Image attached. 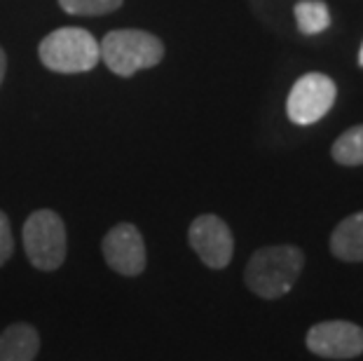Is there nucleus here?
I'll return each instance as SVG.
<instances>
[{
    "mask_svg": "<svg viewBox=\"0 0 363 361\" xmlns=\"http://www.w3.org/2000/svg\"><path fill=\"white\" fill-rule=\"evenodd\" d=\"M59 5L64 7L68 14H106L115 12L122 5V0H59Z\"/></svg>",
    "mask_w": 363,
    "mask_h": 361,
    "instance_id": "13",
    "label": "nucleus"
},
{
    "mask_svg": "<svg viewBox=\"0 0 363 361\" xmlns=\"http://www.w3.org/2000/svg\"><path fill=\"white\" fill-rule=\"evenodd\" d=\"M40 335L30 324H12L0 333V361H33Z\"/></svg>",
    "mask_w": 363,
    "mask_h": 361,
    "instance_id": "10",
    "label": "nucleus"
},
{
    "mask_svg": "<svg viewBox=\"0 0 363 361\" xmlns=\"http://www.w3.org/2000/svg\"><path fill=\"white\" fill-rule=\"evenodd\" d=\"M305 265V253L293 244L258 249L246 263L244 282L253 294L265 301L286 296L298 282Z\"/></svg>",
    "mask_w": 363,
    "mask_h": 361,
    "instance_id": "1",
    "label": "nucleus"
},
{
    "mask_svg": "<svg viewBox=\"0 0 363 361\" xmlns=\"http://www.w3.org/2000/svg\"><path fill=\"white\" fill-rule=\"evenodd\" d=\"M337 87L335 82L323 73H307L293 84L286 113L296 125H314L326 115L335 104Z\"/></svg>",
    "mask_w": 363,
    "mask_h": 361,
    "instance_id": "5",
    "label": "nucleus"
},
{
    "mask_svg": "<svg viewBox=\"0 0 363 361\" xmlns=\"http://www.w3.org/2000/svg\"><path fill=\"white\" fill-rule=\"evenodd\" d=\"M296 21L305 35H316L330 26V12L321 0H300L296 5Z\"/></svg>",
    "mask_w": 363,
    "mask_h": 361,
    "instance_id": "12",
    "label": "nucleus"
},
{
    "mask_svg": "<svg viewBox=\"0 0 363 361\" xmlns=\"http://www.w3.org/2000/svg\"><path fill=\"white\" fill-rule=\"evenodd\" d=\"M104 258L111 270L125 277H136L145 270V244L136 226L118 223L111 233L104 237L101 244Z\"/></svg>",
    "mask_w": 363,
    "mask_h": 361,
    "instance_id": "8",
    "label": "nucleus"
},
{
    "mask_svg": "<svg viewBox=\"0 0 363 361\" xmlns=\"http://www.w3.org/2000/svg\"><path fill=\"white\" fill-rule=\"evenodd\" d=\"M359 66L363 68V45H361V50H359Z\"/></svg>",
    "mask_w": 363,
    "mask_h": 361,
    "instance_id": "16",
    "label": "nucleus"
},
{
    "mask_svg": "<svg viewBox=\"0 0 363 361\" xmlns=\"http://www.w3.org/2000/svg\"><path fill=\"white\" fill-rule=\"evenodd\" d=\"M330 152H333L335 162L342 167L363 165V125L350 127L345 134H340Z\"/></svg>",
    "mask_w": 363,
    "mask_h": 361,
    "instance_id": "11",
    "label": "nucleus"
},
{
    "mask_svg": "<svg viewBox=\"0 0 363 361\" xmlns=\"http://www.w3.org/2000/svg\"><path fill=\"white\" fill-rule=\"evenodd\" d=\"M330 251L345 263H363V211L337 223L330 235Z\"/></svg>",
    "mask_w": 363,
    "mask_h": 361,
    "instance_id": "9",
    "label": "nucleus"
},
{
    "mask_svg": "<svg viewBox=\"0 0 363 361\" xmlns=\"http://www.w3.org/2000/svg\"><path fill=\"white\" fill-rule=\"evenodd\" d=\"M188 240L192 251L211 270H223L233 260L235 253L233 233H230L228 223L216 216V213H202V216L192 221V226L188 230Z\"/></svg>",
    "mask_w": 363,
    "mask_h": 361,
    "instance_id": "6",
    "label": "nucleus"
},
{
    "mask_svg": "<svg viewBox=\"0 0 363 361\" xmlns=\"http://www.w3.org/2000/svg\"><path fill=\"white\" fill-rule=\"evenodd\" d=\"M12 251H14V240H12L10 221L0 211V265H5L7 260H10Z\"/></svg>",
    "mask_w": 363,
    "mask_h": 361,
    "instance_id": "14",
    "label": "nucleus"
},
{
    "mask_svg": "<svg viewBox=\"0 0 363 361\" xmlns=\"http://www.w3.org/2000/svg\"><path fill=\"white\" fill-rule=\"evenodd\" d=\"M24 249L30 265L52 272L66 260V226L52 209H38L24 223Z\"/></svg>",
    "mask_w": 363,
    "mask_h": 361,
    "instance_id": "4",
    "label": "nucleus"
},
{
    "mask_svg": "<svg viewBox=\"0 0 363 361\" xmlns=\"http://www.w3.org/2000/svg\"><path fill=\"white\" fill-rule=\"evenodd\" d=\"M40 61L54 73H84L101 61L99 40L89 30L66 26L52 30L38 48Z\"/></svg>",
    "mask_w": 363,
    "mask_h": 361,
    "instance_id": "3",
    "label": "nucleus"
},
{
    "mask_svg": "<svg viewBox=\"0 0 363 361\" xmlns=\"http://www.w3.org/2000/svg\"><path fill=\"white\" fill-rule=\"evenodd\" d=\"M307 350L321 359H357L363 355V328L354 321H319L307 331Z\"/></svg>",
    "mask_w": 363,
    "mask_h": 361,
    "instance_id": "7",
    "label": "nucleus"
},
{
    "mask_svg": "<svg viewBox=\"0 0 363 361\" xmlns=\"http://www.w3.org/2000/svg\"><path fill=\"white\" fill-rule=\"evenodd\" d=\"M5 66H7V59H5L3 48H0V82H3V78H5Z\"/></svg>",
    "mask_w": 363,
    "mask_h": 361,
    "instance_id": "15",
    "label": "nucleus"
},
{
    "mask_svg": "<svg viewBox=\"0 0 363 361\" xmlns=\"http://www.w3.org/2000/svg\"><path fill=\"white\" fill-rule=\"evenodd\" d=\"M99 50H101L104 64L122 78H129L141 68L157 66L164 57V45H162L160 38L148 33V30L136 28L111 30L99 43Z\"/></svg>",
    "mask_w": 363,
    "mask_h": 361,
    "instance_id": "2",
    "label": "nucleus"
}]
</instances>
